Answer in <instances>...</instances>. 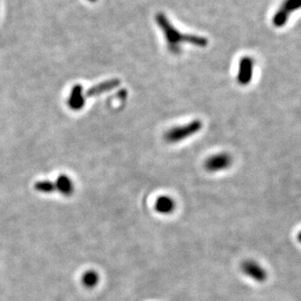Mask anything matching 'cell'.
Here are the masks:
<instances>
[{
    "label": "cell",
    "mask_w": 301,
    "mask_h": 301,
    "mask_svg": "<svg viewBox=\"0 0 301 301\" xmlns=\"http://www.w3.org/2000/svg\"><path fill=\"white\" fill-rule=\"evenodd\" d=\"M201 127L202 122L200 120H194L184 125L172 127L164 134V139L168 143H177L197 134Z\"/></svg>",
    "instance_id": "cell-2"
},
{
    "label": "cell",
    "mask_w": 301,
    "mask_h": 301,
    "mask_svg": "<svg viewBox=\"0 0 301 301\" xmlns=\"http://www.w3.org/2000/svg\"><path fill=\"white\" fill-rule=\"evenodd\" d=\"M301 9V0H283L273 15L272 23L276 28H282L289 20V17Z\"/></svg>",
    "instance_id": "cell-3"
},
{
    "label": "cell",
    "mask_w": 301,
    "mask_h": 301,
    "mask_svg": "<svg viewBox=\"0 0 301 301\" xmlns=\"http://www.w3.org/2000/svg\"><path fill=\"white\" fill-rule=\"evenodd\" d=\"M254 59L250 56H243L239 62V70L237 75V81L241 86L248 85L253 79Z\"/></svg>",
    "instance_id": "cell-4"
},
{
    "label": "cell",
    "mask_w": 301,
    "mask_h": 301,
    "mask_svg": "<svg viewBox=\"0 0 301 301\" xmlns=\"http://www.w3.org/2000/svg\"><path fill=\"white\" fill-rule=\"evenodd\" d=\"M155 207L156 210L161 214H169L174 210L175 202L170 197L161 196L156 201Z\"/></svg>",
    "instance_id": "cell-10"
},
{
    "label": "cell",
    "mask_w": 301,
    "mask_h": 301,
    "mask_svg": "<svg viewBox=\"0 0 301 301\" xmlns=\"http://www.w3.org/2000/svg\"><path fill=\"white\" fill-rule=\"evenodd\" d=\"M241 272L253 281L263 282L268 278L266 270L254 260H245L241 265Z\"/></svg>",
    "instance_id": "cell-6"
},
{
    "label": "cell",
    "mask_w": 301,
    "mask_h": 301,
    "mask_svg": "<svg viewBox=\"0 0 301 301\" xmlns=\"http://www.w3.org/2000/svg\"><path fill=\"white\" fill-rule=\"evenodd\" d=\"M88 1H90V2H94V1H97V0H88Z\"/></svg>",
    "instance_id": "cell-14"
},
{
    "label": "cell",
    "mask_w": 301,
    "mask_h": 301,
    "mask_svg": "<svg viewBox=\"0 0 301 301\" xmlns=\"http://www.w3.org/2000/svg\"><path fill=\"white\" fill-rule=\"evenodd\" d=\"M155 20L163 34V38L165 40L168 51L172 54L181 53L182 46L184 44H192L198 47H205L208 44V41L206 38L181 33L180 31H178L175 28L174 25L170 23L167 16L162 12H159L156 14Z\"/></svg>",
    "instance_id": "cell-1"
},
{
    "label": "cell",
    "mask_w": 301,
    "mask_h": 301,
    "mask_svg": "<svg viewBox=\"0 0 301 301\" xmlns=\"http://www.w3.org/2000/svg\"><path fill=\"white\" fill-rule=\"evenodd\" d=\"M233 163V158L230 154L219 153L210 156L204 163V167L209 172H218L228 169Z\"/></svg>",
    "instance_id": "cell-5"
},
{
    "label": "cell",
    "mask_w": 301,
    "mask_h": 301,
    "mask_svg": "<svg viewBox=\"0 0 301 301\" xmlns=\"http://www.w3.org/2000/svg\"><path fill=\"white\" fill-rule=\"evenodd\" d=\"M85 96L83 93V87L81 84H76L72 87L69 98L68 105L74 111H79L84 107L85 104Z\"/></svg>",
    "instance_id": "cell-8"
},
{
    "label": "cell",
    "mask_w": 301,
    "mask_h": 301,
    "mask_svg": "<svg viewBox=\"0 0 301 301\" xmlns=\"http://www.w3.org/2000/svg\"><path fill=\"white\" fill-rule=\"evenodd\" d=\"M99 280V277H98V274L96 272H93V271H89L87 273H85L83 275V278H82V281L84 283L85 286L87 287H93L97 284Z\"/></svg>",
    "instance_id": "cell-12"
},
{
    "label": "cell",
    "mask_w": 301,
    "mask_h": 301,
    "mask_svg": "<svg viewBox=\"0 0 301 301\" xmlns=\"http://www.w3.org/2000/svg\"><path fill=\"white\" fill-rule=\"evenodd\" d=\"M297 240H298V241L301 243V232L297 235Z\"/></svg>",
    "instance_id": "cell-13"
},
{
    "label": "cell",
    "mask_w": 301,
    "mask_h": 301,
    "mask_svg": "<svg viewBox=\"0 0 301 301\" xmlns=\"http://www.w3.org/2000/svg\"><path fill=\"white\" fill-rule=\"evenodd\" d=\"M121 84V81L118 79H113V80H109V81H102L100 83L90 87L86 93L84 94L85 98H89V97H94V96H98L103 93H106L108 91H111L113 89H115L116 87H118Z\"/></svg>",
    "instance_id": "cell-7"
},
{
    "label": "cell",
    "mask_w": 301,
    "mask_h": 301,
    "mask_svg": "<svg viewBox=\"0 0 301 301\" xmlns=\"http://www.w3.org/2000/svg\"><path fill=\"white\" fill-rule=\"evenodd\" d=\"M35 188L37 191H39L41 193H45V194H50V193L56 192L54 182H50V181H39L36 183Z\"/></svg>",
    "instance_id": "cell-11"
},
{
    "label": "cell",
    "mask_w": 301,
    "mask_h": 301,
    "mask_svg": "<svg viewBox=\"0 0 301 301\" xmlns=\"http://www.w3.org/2000/svg\"><path fill=\"white\" fill-rule=\"evenodd\" d=\"M56 192L64 196H71L74 193V183L67 175H61L54 182Z\"/></svg>",
    "instance_id": "cell-9"
}]
</instances>
